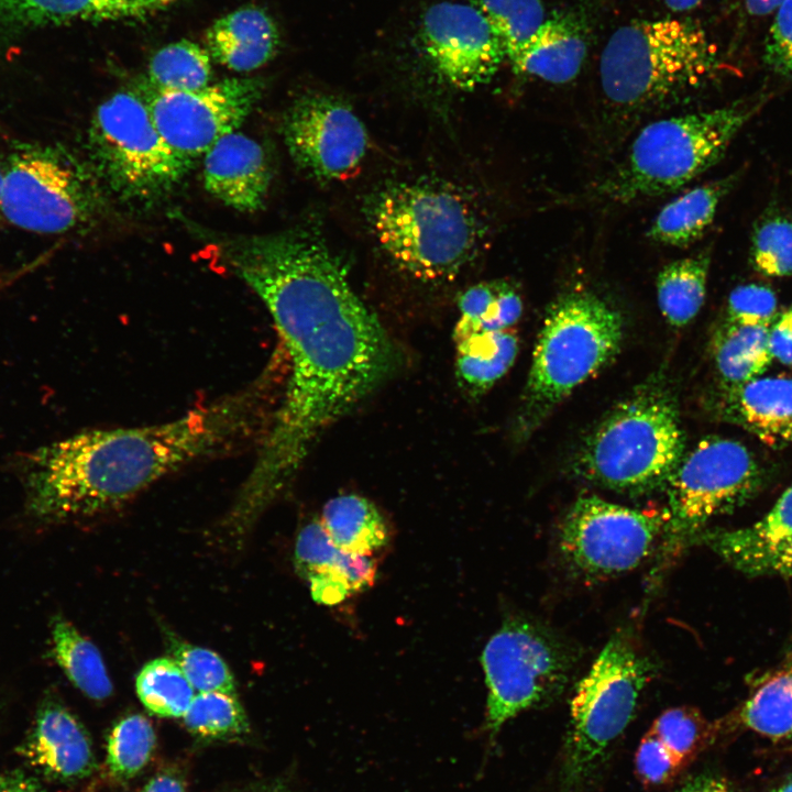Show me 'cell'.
<instances>
[{
  "mask_svg": "<svg viewBox=\"0 0 792 792\" xmlns=\"http://www.w3.org/2000/svg\"><path fill=\"white\" fill-rule=\"evenodd\" d=\"M106 19L140 16L158 10L174 0H99Z\"/></svg>",
  "mask_w": 792,
  "mask_h": 792,
  "instance_id": "f6af8a7d",
  "label": "cell"
},
{
  "mask_svg": "<svg viewBox=\"0 0 792 792\" xmlns=\"http://www.w3.org/2000/svg\"><path fill=\"white\" fill-rule=\"evenodd\" d=\"M771 792H792V780L783 783Z\"/></svg>",
  "mask_w": 792,
  "mask_h": 792,
  "instance_id": "f5cc1de1",
  "label": "cell"
},
{
  "mask_svg": "<svg viewBox=\"0 0 792 792\" xmlns=\"http://www.w3.org/2000/svg\"><path fill=\"white\" fill-rule=\"evenodd\" d=\"M710 547L747 575L792 573V485L759 521L735 530L701 531Z\"/></svg>",
  "mask_w": 792,
  "mask_h": 792,
  "instance_id": "ac0fdd59",
  "label": "cell"
},
{
  "mask_svg": "<svg viewBox=\"0 0 792 792\" xmlns=\"http://www.w3.org/2000/svg\"><path fill=\"white\" fill-rule=\"evenodd\" d=\"M226 256L270 311L287 355L280 404L226 518L244 536L295 475L315 439L396 369L397 352L316 232L230 241Z\"/></svg>",
  "mask_w": 792,
  "mask_h": 792,
  "instance_id": "6da1fadb",
  "label": "cell"
},
{
  "mask_svg": "<svg viewBox=\"0 0 792 792\" xmlns=\"http://www.w3.org/2000/svg\"><path fill=\"white\" fill-rule=\"evenodd\" d=\"M211 56L206 47L180 40L160 48L147 68L150 86L173 91H191L210 84Z\"/></svg>",
  "mask_w": 792,
  "mask_h": 792,
  "instance_id": "4dcf8cb0",
  "label": "cell"
},
{
  "mask_svg": "<svg viewBox=\"0 0 792 792\" xmlns=\"http://www.w3.org/2000/svg\"><path fill=\"white\" fill-rule=\"evenodd\" d=\"M761 105L759 100L737 101L649 123L602 184L603 194L630 202L680 189L723 157Z\"/></svg>",
  "mask_w": 792,
  "mask_h": 792,
  "instance_id": "8992f818",
  "label": "cell"
},
{
  "mask_svg": "<svg viewBox=\"0 0 792 792\" xmlns=\"http://www.w3.org/2000/svg\"><path fill=\"white\" fill-rule=\"evenodd\" d=\"M54 659L72 683L86 696L103 701L112 694V683L98 648L67 619L55 616L51 624Z\"/></svg>",
  "mask_w": 792,
  "mask_h": 792,
  "instance_id": "f546056e",
  "label": "cell"
},
{
  "mask_svg": "<svg viewBox=\"0 0 792 792\" xmlns=\"http://www.w3.org/2000/svg\"><path fill=\"white\" fill-rule=\"evenodd\" d=\"M457 343V376L473 394L491 388L513 365L518 338L510 329L477 332Z\"/></svg>",
  "mask_w": 792,
  "mask_h": 792,
  "instance_id": "83f0119b",
  "label": "cell"
},
{
  "mask_svg": "<svg viewBox=\"0 0 792 792\" xmlns=\"http://www.w3.org/2000/svg\"><path fill=\"white\" fill-rule=\"evenodd\" d=\"M2 218L36 233L89 224L101 207L94 169L57 144L16 142L2 164Z\"/></svg>",
  "mask_w": 792,
  "mask_h": 792,
  "instance_id": "8fae6325",
  "label": "cell"
},
{
  "mask_svg": "<svg viewBox=\"0 0 792 792\" xmlns=\"http://www.w3.org/2000/svg\"><path fill=\"white\" fill-rule=\"evenodd\" d=\"M265 792H293L285 784L276 783L270 787Z\"/></svg>",
  "mask_w": 792,
  "mask_h": 792,
  "instance_id": "816d5d0a",
  "label": "cell"
},
{
  "mask_svg": "<svg viewBox=\"0 0 792 792\" xmlns=\"http://www.w3.org/2000/svg\"><path fill=\"white\" fill-rule=\"evenodd\" d=\"M763 483V471L740 442L710 436L685 452L666 490L667 524L653 570L657 578L713 517L750 499Z\"/></svg>",
  "mask_w": 792,
  "mask_h": 792,
  "instance_id": "9c48e42d",
  "label": "cell"
},
{
  "mask_svg": "<svg viewBox=\"0 0 792 792\" xmlns=\"http://www.w3.org/2000/svg\"><path fill=\"white\" fill-rule=\"evenodd\" d=\"M18 754L35 774L55 783H75L96 769L90 737L54 695L40 703Z\"/></svg>",
  "mask_w": 792,
  "mask_h": 792,
  "instance_id": "e0dca14e",
  "label": "cell"
},
{
  "mask_svg": "<svg viewBox=\"0 0 792 792\" xmlns=\"http://www.w3.org/2000/svg\"><path fill=\"white\" fill-rule=\"evenodd\" d=\"M778 300L765 285L737 286L729 294L725 320L747 326L769 327L777 316Z\"/></svg>",
  "mask_w": 792,
  "mask_h": 792,
  "instance_id": "b9f144b4",
  "label": "cell"
},
{
  "mask_svg": "<svg viewBox=\"0 0 792 792\" xmlns=\"http://www.w3.org/2000/svg\"><path fill=\"white\" fill-rule=\"evenodd\" d=\"M739 177L740 173L737 172L675 198L657 215L648 237L657 243L675 248L694 243L713 223L719 204Z\"/></svg>",
  "mask_w": 792,
  "mask_h": 792,
  "instance_id": "cb8c5ba5",
  "label": "cell"
},
{
  "mask_svg": "<svg viewBox=\"0 0 792 792\" xmlns=\"http://www.w3.org/2000/svg\"><path fill=\"white\" fill-rule=\"evenodd\" d=\"M135 689L143 705L161 717H183L195 696V689L170 657L147 662L136 676Z\"/></svg>",
  "mask_w": 792,
  "mask_h": 792,
  "instance_id": "1f68e13d",
  "label": "cell"
},
{
  "mask_svg": "<svg viewBox=\"0 0 792 792\" xmlns=\"http://www.w3.org/2000/svg\"><path fill=\"white\" fill-rule=\"evenodd\" d=\"M733 722L772 740L792 736V656L756 681Z\"/></svg>",
  "mask_w": 792,
  "mask_h": 792,
  "instance_id": "d4e9b609",
  "label": "cell"
},
{
  "mask_svg": "<svg viewBox=\"0 0 792 792\" xmlns=\"http://www.w3.org/2000/svg\"><path fill=\"white\" fill-rule=\"evenodd\" d=\"M685 454L674 395L660 381L637 388L584 439L576 469L586 480L628 495L666 490Z\"/></svg>",
  "mask_w": 792,
  "mask_h": 792,
  "instance_id": "3957f363",
  "label": "cell"
},
{
  "mask_svg": "<svg viewBox=\"0 0 792 792\" xmlns=\"http://www.w3.org/2000/svg\"><path fill=\"white\" fill-rule=\"evenodd\" d=\"M586 53L584 22L571 13H556L542 22L509 62L517 74L564 84L578 76Z\"/></svg>",
  "mask_w": 792,
  "mask_h": 792,
  "instance_id": "7402d4cb",
  "label": "cell"
},
{
  "mask_svg": "<svg viewBox=\"0 0 792 792\" xmlns=\"http://www.w3.org/2000/svg\"><path fill=\"white\" fill-rule=\"evenodd\" d=\"M768 346L772 358L792 365V309L776 316L769 326Z\"/></svg>",
  "mask_w": 792,
  "mask_h": 792,
  "instance_id": "ee69618b",
  "label": "cell"
},
{
  "mask_svg": "<svg viewBox=\"0 0 792 792\" xmlns=\"http://www.w3.org/2000/svg\"><path fill=\"white\" fill-rule=\"evenodd\" d=\"M574 659L571 648L544 626L524 617L505 620L481 656L490 738L519 713L559 695Z\"/></svg>",
  "mask_w": 792,
  "mask_h": 792,
  "instance_id": "7c38bea8",
  "label": "cell"
},
{
  "mask_svg": "<svg viewBox=\"0 0 792 792\" xmlns=\"http://www.w3.org/2000/svg\"><path fill=\"white\" fill-rule=\"evenodd\" d=\"M765 62L774 73L792 77V0H784L776 11L766 40Z\"/></svg>",
  "mask_w": 792,
  "mask_h": 792,
  "instance_id": "7bdbcfd3",
  "label": "cell"
},
{
  "mask_svg": "<svg viewBox=\"0 0 792 792\" xmlns=\"http://www.w3.org/2000/svg\"><path fill=\"white\" fill-rule=\"evenodd\" d=\"M784 0H741L746 11L751 15H767L778 10Z\"/></svg>",
  "mask_w": 792,
  "mask_h": 792,
  "instance_id": "681fc988",
  "label": "cell"
},
{
  "mask_svg": "<svg viewBox=\"0 0 792 792\" xmlns=\"http://www.w3.org/2000/svg\"><path fill=\"white\" fill-rule=\"evenodd\" d=\"M656 664L625 631L604 646L571 703L557 792H582L607 749L630 723Z\"/></svg>",
  "mask_w": 792,
  "mask_h": 792,
  "instance_id": "ba28073f",
  "label": "cell"
},
{
  "mask_svg": "<svg viewBox=\"0 0 792 792\" xmlns=\"http://www.w3.org/2000/svg\"><path fill=\"white\" fill-rule=\"evenodd\" d=\"M184 724L204 739H229L249 732L246 714L235 694L199 692L195 694Z\"/></svg>",
  "mask_w": 792,
  "mask_h": 792,
  "instance_id": "e575fe53",
  "label": "cell"
},
{
  "mask_svg": "<svg viewBox=\"0 0 792 792\" xmlns=\"http://www.w3.org/2000/svg\"><path fill=\"white\" fill-rule=\"evenodd\" d=\"M295 568L309 581L312 598L322 605H336L370 587L376 576V563L370 556H354L331 540L320 519L299 531L294 552Z\"/></svg>",
  "mask_w": 792,
  "mask_h": 792,
  "instance_id": "d6986e66",
  "label": "cell"
},
{
  "mask_svg": "<svg viewBox=\"0 0 792 792\" xmlns=\"http://www.w3.org/2000/svg\"><path fill=\"white\" fill-rule=\"evenodd\" d=\"M711 254L673 261L659 272L656 280L657 300L664 319L673 327L690 323L701 310L710 272Z\"/></svg>",
  "mask_w": 792,
  "mask_h": 792,
  "instance_id": "f1b7e54d",
  "label": "cell"
},
{
  "mask_svg": "<svg viewBox=\"0 0 792 792\" xmlns=\"http://www.w3.org/2000/svg\"><path fill=\"white\" fill-rule=\"evenodd\" d=\"M719 409L726 420L766 446L773 449L792 446V377H757L724 388Z\"/></svg>",
  "mask_w": 792,
  "mask_h": 792,
  "instance_id": "44dd1931",
  "label": "cell"
},
{
  "mask_svg": "<svg viewBox=\"0 0 792 792\" xmlns=\"http://www.w3.org/2000/svg\"><path fill=\"white\" fill-rule=\"evenodd\" d=\"M271 178L264 148L241 132L227 134L205 154V188L238 211L260 210L266 199Z\"/></svg>",
  "mask_w": 792,
  "mask_h": 792,
  "instance_id": "ffe728a7",
  "label": "cell"
},
{
  "mask_svg": "<svg viewBox=\"0 0 792 792\" xmlns=\"http://www.w3.org/2000/svg\"><path fill=\"white\" fill-rule=\"evenodd\" d=\"M507 286L504 282L480 283L460 296L461 318L454 330L455 342L477 332L501 330Z\"/></svg>",
  "mask_w": 792,
  "mask_h": 792,
  "instance_id": "ab89813d",
  "label": "cell"
},
{
  "mask_svg": "<svg viewBox=\"0 0 792 792\" xmlns=\"http://www.w3.org/2000/svg\"><path fill=\"white\" fill-rule=\"evenodd\" d=\"M141 792H185L182 781L170 774L154 777Z\"/></svg>",
  "mask_w": 792,
  "mask_h": 792,
  "instance_id": "c3c4849f",
  "label": "cell"
},
{
  "mask_svg": "<svg viewBox=\"0 0 792 792\" xmlns=\"http://www.w3.org/2000/svg\"><path fill=\"white\" fill-rule=\"evenodd\" d=\"M2 178H3V168H2V164H0V219H2V211H1Z\"/></svg>",
  "mask_w": 792,
  "mask_h": 792,
  "instance_id": "db71d44e",
  "label": "cell"
},
{
  "mask_svg": "<svg viewBox=\"0 0 792 792\" xmlns=\"http://www.w3.org/2000/svg\"><path fill=\"white\" fill-rule=\"evenodd\" d=\"M169 657L199 692L235 694V683L226 662L216 652L190 645L170 631L165 632Z\"/></svg>",
  "mask_w": 792,
  "mask_h": 792,
  "instance_id": "f35d334b",
  "label": "cell"
},
{
  "mask_svg": "<svg viewBox=\"0 0 792 792\" xmlns=\"http://www.w3.org/2000/svg\"><path fill=\"white\" fill-rule=\"evenodd\" d=\"M686 766L649 729L641 738L635 757L636 774L647 788L671 784Z\"/></svg>",
  "mask_w": 792,
  "mask_h": 792,
  "instance_id": "60d3db41",
  "label": "cell"
},
{
  "mask_svg": "<svg viewBox=\"0 0 792 792\" xmlns=\"http://www.w3.org/2000/svg\"><path fill=\"white\" fill-rule=\"evenodd\" d=\"M497 35L509 61L542 24L541 0H466Z\"/></svg>",
  "mask_w": 792,
  "mask_h": 792,
  "instance_id": "836d02e7",
  "label": "cell"
},
{
  "mask_svg": "<svg viewBox=\"0 0 792 792\" xmlns=\"http://www.w3.org/2000/svg\"><path fill=\"white\" fill-rule=\"evenodd\" d=\"M0 792H45L38 777L21 768L0 773Z\"/></svg>",
  "mask_w": 792,
  "mask_h": 792,
  "instance_id": "bcb514c9",
  "label": "cell"
},
{
  "mask_svg": "<svg viewBox=\"0 0 792 792\" xmlns=\"http://www.w3.org/2000/svg\"><path fill=\"white\" fill-rule=\"evenodd\" d=\"M373 231L389 257L422 279L455 275L474 255L479 223L457 193L430 184H399L372 202Z\"/></svg>",
  "mask_w": 792,
  "mask_h": 792,
  "instance_id": "52a82bcc",
  "label": "cell"
},
{
  "mask_svg": "<svg viewBox=\"0 0 792 792\" xmlns=\"http://www.w3.org/2000/svg\"><path fill=\"white\" fill-rule=\"evenodd\" d=\"M417 40L435 73L463 90L488 82L506 58L497 35L469 2L442 1L427 8Z\"/></svg>",
  "mask_w": 792,
  "mask_h": 792,
  "instance_id": "9a60e30c",
  "label": "cell"
},
{
  "mask_svg": "<svg viewBox=\"0 0 792 792\" xmlns=\"http://www.w3.org/2000/svg\"><path fill=\"white\" fill-rule=\"evenodd\" d=\"M205 40L211 58L234 72L262 67L279 46L274 20L257 7L240 8L221 16L210 25Z\"/></svg>",
  "mask_w": 792,
  "mask_h": 792,
  "instance_id": "603a6c76",
  "label": "cell"
},
{
  "mask_svg": "<svg viewBox=\"0 0 792 792\" xmlns=\"http://www.w3.org/2000/svg\"><path fill=\"white\" fill-rule=\"evenodd\" d=\"M320 521L334 544L354 556H371L389 540L383 515L372 502L356 494L329 499Z\"/></svg>",
  "mask_w": 792,
  "mask_h": 792,
  "instance_id": "484cf974",
  "label": "cell"
},
{
  "mask_svg": "<svg viewBox=\"0 0 792 792\" xmlns=\"http://www.w3.org/2000/svg\"><path fill=\"white\" fill-rule=\"evenodd\" d=\"M650 729L688 766L713 741L718 727L696 708L679 706L659 715Z\"/></svg>",
  "mask_w": 792,
  "mask_h": 792,
  "instance_id": "8d00e7d4",
  "label": "cell"
},
{
  "mask_svg": "<svg viewBox=\"0 0 792 792\" xmlns=\"http://www.w3.org/2000/svg\"><path fill=\"white\" fill-rule=\"evenodd\" d=\"M106 19L99 0H0V26L22 30Z\"/></svg>",
  "mask_w": 792,
  "mask_h": 792,
  "instance_id": "d6a6232c",
  "label": "cell"
},
{
  "mask_svg": "<svg viewBox=\"0 0 792 792\" xmlns=\"http://www.w3.org/2000/svg\"><path fill=\"white\" fill-rule=\"evenodd\" d=\"M622 316L596 295L562 294L548 308L522 395L519 431L528 435L579 385L619 352Z\"/></svg>",
  "mask_w": 792,
  "mask_h": 792,
  "instance_id": "5b68a950",
  "label": "cell"
},
{
  "mask_svg": "<svg viewBox=\"0 0 792 792\" xmlns=\"http://www.w3.org/2000/svg\"><path fill=\"white\" fill-rule=\"evenodd\" d=\"M140 92L165 142L193 164L240 128L258 103L263 84L255 78H227L197 90L173 91L145 82Z\"/></svg>",
  "mask_w": 792,
  "mask_h": 792,
  "instance_id": "5bb4252c",
  "label": "cell"
},
{
  "mask_svg": "<svg viewBox=\"0 0 792 792\" xmlns=\"http://www.w3.org/2000/svg\"><path fill=\"white\" fill-rule=\"evenodd\" d=\"M667 517L610 503L578 498L559 530V551L575 576L598 582L629 572L660 546Z\"/></svg>",
  "mask_w": 792,
  "mask_h": 792,
  "instance_id": "4fadbf2b",
  "label": "cell"
},
{
  "mask_svg": "<svg viewBox=\"0 0 792 792\" xmlns=\"http://www.w3.org/2000/svg\"><path fill=\"white\" fill-rule=\"evenodd\" d=\"M768 328L724 320L716 329L712 353L724 388L757 378L770 365Z\"/></svg>",
  "mask_w": 792,
  "mask_h": 792,
  "instance_id": "4316f807",
  "label": "cell"
},
{
  "mask_svg": "<svg viewBox=\"0 0 792 792\" xmlns=\"http://www.w3.org/2000/svg\"><path fill=\"white\" fill-rule=\"evenodd\" d=\"M88 151L97 177L125 200L166 196L191 166L165 142L140 91H117L99 105L88 129Z\"/></svg>",
  "mask_w": 792,
  "mask_h": 792,
  "instance_id": "30bf717a",
  "label": "cell"
},
{
  "mask_svg": "<svg viewBox=\"0 0 792 792\" xmlns=\"http://www.w3.org/2000/svg\"><path fill=\"white\" fill-rule=\"evenodd\" d=\"M666 6L674 12H682L697 7L702 0H663Z\"/></svg>",
  "mask_w": 792,
  "mask_h": 792,
  "instance_id": "f907efd6",
  "label": "cell"
},
{
  "mask_svg": "<svg viewBox=\"0 0 792 792\" xmlns=\"http://www.w3.org/2000/svg\"><path fill=\"white\" fill-rule=\"evenodd\" d=\"M283 136L296 165L319 180L351 176L369 142L365 127L353 110L324 95L297 99L284 117Z\"/></svg>",
  "mask_w": 792,
  "mask_h": 792,
  "instance_id": "2e32d148",
  "label": "cell"
},
{
  "mask_svg": "<svg viewBox=\"0 0 792 792\" xmlns=\"http://www.w3.org/2000/svg\"><path fill=\"white\" fill-rule=\"evenodd\" d=\"M750 262L767 277L792 276V220L780 213L761 218L750 242Z\"/></svg>",
  "mask_w": 792,
  "mask_h": 792,
  "instance_id": "74e56055",
  "label": "cell"
},
{
  "mask_svg": "<svg viewBox=\"0 0 792 792\" xmlns=\"http://www.w3.org/2000/svg\"><path fill=\"white\" fill-rule=\"evenodd\" d=\"M718 66L704 30L678 19L635 20L618 28L600 63L605 97L628 109L668 102L704 84Z\"/></svg>",
  "mask_w": 792,
  "mask_h": 792,
  "instance_id": "277c9868",
  "label": "cell"
},
{
  "mask_svg": "<svg viewBox=\"0 0 792 792\" xmlns=\"http://www.w3.org/2000/svg\"><path fill=\"white\" fill-rule=\"evenodd\" d=\"M155 733L142 715L122 718L108 737L106 765L112 778L127 781L141 771L155 747Z\"/></svg>",
  "mask_w": 792,
  "mask_h": 792,
  "instance_id": "d590c367",
  "label": "cell"
},
{
  "mask_svg": "<svg viewBox=\"0 0 792 792\" xmlns=\"http://www.w3.org/2000/svg\"><path fill=\"white\" fill-rule=\"evenodd\" d=\"M263 375L245 388L163 424L94 429L12 458L25 516L42 525L89 518L168 473L250 436L265 416Z\"/></svg>",
  "mask_w": 792,
  "mask_h": 792,
  "instance_id": "7a4b0ae2",
  "label": "cell"
},
{
  "mask_svg": "<svg viewBox=\"0 0 792 792\" xmlns=\"http://www.w3.org/2000/svg\"><path fill=\"white\" fill-rule=\"evenodd\" d=\"M674 792H735L730 784L721 777L701 774L692 778Z\"/></svg>",
  "mask_w": 792,
  "mask_h": 792,
  "instance_id": "7dc6e473",
  "label": "cell"
}]
</instances>
